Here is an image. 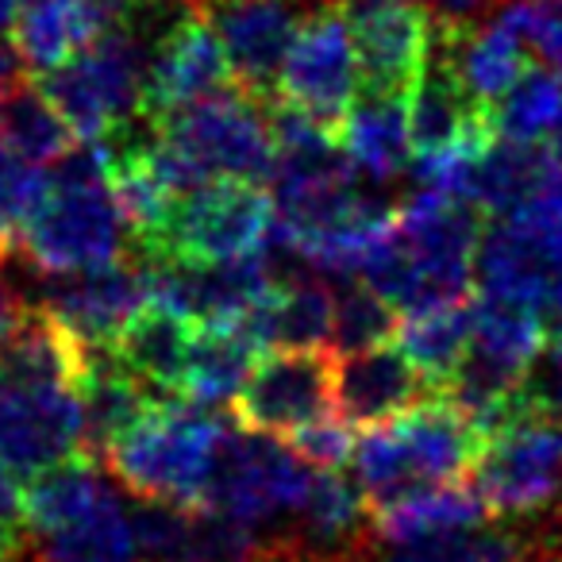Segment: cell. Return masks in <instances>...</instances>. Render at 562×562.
Listing matches in <instances>:
<instances>
[{
	"mask_svg": "<svg viewBox=\"0 0 562 562\" xmlns=\"http://www.w3.org/2000/svg\"><path fill=\"white\" fill-rule=\"evenodd\" d=\"M143 143L155 170L178 196L212 181H258L270 186L273 132L266 101L227 86L204 101L143 124Z\"/></svg>",
	"mask_w": 562,
	"mask_h": 562,
	"instance_id": "obj_1",
	"label": "cell"
},
{
	"mask_svg": "<svg viewBox=\"0 0 562 562\" xmlns=\"http://www.w3.org/2000/svg\"><path fill=\"white\" fill-rule=\"evenodd\" d=\"M109 139L70 147L47 170V196L16 235L27 262L47 278L124 262V212L109 178Z\"/></svg>",
	"mask_w": 562,
	"mask_h": 562,
	"instance_id": "obj_2",
	"label": "cell"
},
{
	"mask_svg": "<svg viewBox=\"0 0 562 562\" xmlns=\"http://www.w3.org/2000/svg\"><path fill=\"white\" fill-rule=\"evenodd\" d=\"M485 443L474 416L443 390L397 420L374 424L355 447V477L370 508L474 474Z\"/></svg>",
	"mask_w": 562,
	"mask_h": 562,
	"instance_id": "obj_3",
	"label": "cell"
},
{
	"mask_svg": "<svg viewBox=\"0 0 562 562\" xmlns=\"http://www.w3.org/2000/svg\"><path fill=\"white\" fill-rule=\"evenodd\" d=\"M235 428L239 424L224 420L216 408L158 397L116 443L104 447L101 459L127 497L201 508L220 451Z\"/></svg>",
	"mask_w": 562,
	"mask_h": 562,
	"instance_id": "obj_4",
	"label": "cell"
},
{
	"mask_svg": "<svg viewBox=\"0 0 562 562\" xmlns=\"http://www.w3.org/2000/svg\"><path fill=\"white\" fill-rule=\"evenodd\" d=\"M150 47L135 24L112 27L58 70L40 74V89L63 112L78 143L116 139L143 124Z\"/></svg>",
	"mask_w": 562,
	"mask_h": 562,
	"instance_id": "obj_5",
	"label": "cell"
},
{
	"mask_svg": "<svg viewBox=\"0 0 562 562\" xmlns=\"http://www.w3.org/2000/svg\"><path fill=\"white\" fill-rule=\"evenodd\" d=\"M531 385V405L490 436L477 459L474 490L497 520H528L551 513L562 497V408Z\"/></svg>",
	"mask_w": 562,
	"mask_h": 562,
	"instance_id": "obj_6",
	"label": "cell"
},
{
	"mask_svg": "<svg viewBox=\"0 0 562 562\" xmlns=\"http://www.w3.org/2000/svg\"><path fill=\"white\" fill-rule=\"evenodd\" d=\"M308 482H313V467L290 443L258 431H232L201 508L232 516L270 539L297 513Z\"/></svg>",
	"mask_w": 562,
	"mask_h": 562,
	"instance_id": "obj_7",
	"label": "cell"
},
{
	"mask_svg": "<svg viewBox=\"0 0 562 562\" xmlns=\"http://www.w3.org/2000/svg\"><path fill=\"white\" fill-rule=\"evenodd\" d=\"M278 204L258 181H212L181 196L158 250L143 258H173L189 266L243 262L270 250Z\"/></svg>",
	"mask_w": 562,
	"mask_h": 562,
	"instance_id": "obj_8",
	"label": "cell"
},
{
	"mask_svg": "<svg viewBox=\"0 0 562 562\" xmlns=\"http://www.w3.org/2000/svg\"><path fill=\"white\" fill-rule=\"evenodd\" d=\"M81 451H89V439L78 385L0 367V462L32 482Z\"/></svg>",
	"mask_w": 562,
	"mask_h": 562,
	"instance_id": "obj_9",
	"label": "cell"
},
{
	"mask_svg": "<svg viewBox=\"0 0 562 562\" xmlns=\"http://www.w3.org/2000/svg\"><path fill=\"white\" fill-rule=\"evenodd\" d=\"M355 97H359V55H355L347 0H316L278 70L273 101L339 132Z\"/></svg>",
	"mask_w": 562,
	"mask_h": 562,
	"instance_id": "obj_10",
	"label": "cell"
},
{
	"mask_svg": "<svg viewBox=\"0 0 562 562\" xmlns=\"http://www.w3.org/2000/svg\"><path fill=\"white\" fill-rule=\"evenodd\" d=\"M235 424L258 436L290 439L297 428L336 405V355L278 347L258 355L255 370L243 382L239 397L232 401Z\"/></svg>",
	"mask_w": 562,
	"mask_h": 562,
	"instance_id": "obj_11",
	"label": "cell"
},
{
	"mask_svg": "<svg viewBox=\"0 0 562 562\" xmlns=\"http://www.w3.org/2000/svg\"><path fill=\"white\" fill-rule=\"evenodd\" d=\"M347 16L359 55V93H413L436 47V20L416 0H347Z\"/></svg>",
	"mask_w": 562,
	"mask_h": 562,
	"instance_id": "obj_12",
	"label": "cell"
},
{
	"mask_svg": "<svg viewBox=\"0 0 562 562\" xmlns=\"http://www.w3.org/2000/svg\"><path fill=\"white\" fill-rule=\"evenodd\" d=\"M313 4L316 0H196L201 16L224 43L235 86L258 101H273L278 70Z\"/></svg>",
	"mask_w": 562,
	"mask_h": 562,
	"instance_id": "obj_13",
	"label": "cell"
},
{
	"mask_svg": "<svg viewBox=\"0 0 562 562\" xmlns=\"http://www.w3.org/2000/svg\"><path fill=\"white\" fill-rule=\"evenodd\" d=\"M227 86H235V78L227 66L224 43L216 40L212 24L193 4V12H181L150 47L143 124H155L170 112L189 109V104L204 101Z\"/></svg>",
	"mask_w": 562,
	"mask_h": 562,
	"instance_id": "obj_14",
	"label": "cell"
},
{
	"mask_svg": "<svg viewBox=\"0 0 562 562\" xmlns=\"http://www.w3.org/2000/svg\"><path fill=\"white\" fill-rule=\"evenodd\" d=\"M147 273L143 262H112L101 270L63 273L43 293V313H50L78 344L116 347V339L147 313Z\"/></svg>",
	"mask_w": 562,
	"mask_h": 562,
	"instance_id": "obj_15",
	"label": "cell"
},
{
	"mask_svg": "<svg viewBox=\"0 0 562 562\" xmlns=\"http://www.w3.org/2000/svg\"><path fill=\"white\" fill-rule=\"evenodd\" d=\"M139 0H24L16 16V43L27 70L47 74L70 63L112 27L132 24Z\"/></svg>",
	"mask_w": 562,
	"mask_h": 562,
	"instance_id": "obj_16",
	"label": "cell"
},
{
	"mask_svg": "<svg viewBox=\"0 0 562 562\" xmlns=\"http://www.w3.org/2000/svg\"><path fill=\"white\" fill-rule=\"evenodd\" d=\"M431 393L439 390L397 344L367 347L336 359V413L347 416L355 428L397 420Z\"/></svg>",
	"mask_w": 562,
	"mask_h": 562,
	"instance_id": "obj_17",
	"label": "cell"
},
{
	"mask_svg": "<svg viewBox=\"0 0 562 562\" xmlns=\"http://www.w3.org/2000/svg\"><path fill=\"white\" fill-rule=\"evenodd\" d=\"M559 247L562 235L539 232V227L524 224V220H497L493 227H485L482 247H477V285H482L485 297L539 313V301H543Z\"/></svg>",
	"mask_w": 562,
	"mask_h": 562,
	"instance_id": "obj_18",
	"label": "cell"
},
{
	"mask_svg": "<svg viewBox=\"0 0 562 562\" xmlns=\"http://www.w3.org/2000/svg\"><path fill=\"white\" fill-rule=\"evenodd\" d=\"M536 536L513 520H482L413 539L370 536L359 562H531Z\"/></svg>",
	"mask_w": 562,
	"mask_h": 562,
	"instance_id": "obj_19",
	"label": "cell"
},
{
	"mask_svg": "<svg viewBox=\"0 0 562 562\" xmlns=\"http://www.w3.org/2000/svg\"><path fill=\"white\" fill-rule=\"evenodd\" d=\"M339 139L351 166L370 181H393L413 166V135H408V97L359 93L347 112Z\"/></svg>",
	"mask_w": 562,
	"mask_h": 562,
	"instance_id": "obj_20",
	"label": "cell"
},
{
	"mask_svg": "<svg viewBox=\"0 0 562 562\" xmlns=\"http://www.w3.org/2000/svg\"><path fill=\"white\" fill-rule=\"evenodd\" d=\"M32 562H139L132 505L116 490L86 516L47 536H32Z\"/></svg>",
	"mask_w": 562,
	"mask_h": 562,
	"instance_id": "obj_21",
	"label": "cell"
},
{
	"mask_svg": "<svg viewBox=\"0 0 562 562\" xmlns=\"http://www.w3.org/2000/svg\"><path fill=\"white\" fill-rule=\"evenodd\" d=\"M112 493L109 477H104L101 462L93 451H81L74 459L50 467L47 474L24 482L20 493V513L32 536H47L66 524H74L78 516H86L93 505H101Z\"/></svg>",
	"mask_w": 562,
	"mask_h": 562,
	"instance_id": "obj_22",
	"label": "cell"
},
{
	"mask_svg": "<svg viewBox=\"0 0 562 562\" xmlns=\"http://www.w3.org/2000/svg\"><path fill=\"white\" fill-rule=\"evenodd\" d=\"M193 324L166 308L147 305V313L116 339L112 351L127 370L147 385L155 397H178L186 378L189 347H193Z\"/></svg>",
	"mask_w": 562,
	"mask_h": 562,
	"instance_id": "obj_23",
	"label": "cell"
},
{
	"mask_svg": "<svg viewBox=\"0 0 562 562\" xmlns=\"http://www.w3.org/2000/svg\"><path fill=\"white\" fill-rule=\"evenodd\" d=\"M482 520H490V508H485L482 493L474 490L470 477L428 485V490H416L382 508H370V524H374L378 539H413L428 536V531L467 528V524Z\"/></svg>",
	"mask_w": 562,
	"mask_h": 562,
	"instance_id": "obj_24",
	"label": "cell"
},
{
	"mask_svg": "<svg viewBox=\"0 0 562 562\" xmlns=\"http://www.w3.org/2000/svg\"><path fill=\"white\" fill-rule=\"evenodd\" d=\"M470 336H474V297L459 301V305L401 316L393 344L416 362V370L436 390H443L454 378V370L462 367V359H467Z\"/></svg>",
	"mask_w": 562,
	"mask_h": 562,
	"instance_id": "obj_25",
	"label": "cell"
},
{
	"mask_svg": "<svg viewBox=\"0 0 562 562\" xmlns=\"http://www.w3.org/2000/svg\"><path fill=\"white\" fill-rule=\"evenodd\" d=\"M258 351L232 328H196L189 347L186 378H181V401L201 408L232 405L243 382L250 378Z\"/></svg>",
	"mask_w": 562,
	"mask_h": 562,
	"instance_id": "obj_26",
	"label": "cell"
},
{
	"mask_svg": "<svg viewBox=\"0 0 562 562\" xmlns=\"http://www.w3.org/2000/svg\"><path fill=\"white\" fill-rule=\"evenodd\" d=\"M0 139L9 143L24 162L47 170L78 143V135L70 132L63 112L47 101L40 81L32 86V81L20 78L16 86L0 93Z\"/></svg>",
	"mask_w": 562,
	"mask_h": 562,
	"instance_id": "obj_27",
	"label": "cell"
},
{
	"mask_svg": "<svg viewBox=\"0 0 562 562\" xmlns=\"http://www.w3.org/2000/svg\"><path fill=\"white\" fill-rule=\"evenodd\" d=\"M497 135L513 143H554L562 135V78L531 66L497 104Z\"/></svg>",
	"mask_w": 562,
	"mask_h": 562,
	"instance_id": "obj_28",
	"label": "cell"
},
{
	"mask_svg": "<svg viewBox=\"0 0 562 562\" xmlns=\"http://www.w3.org/2000/svg\"><path fill=\"white\" fill-rule=\"evenodd\" d=\"M401 313L382 297L378 290H370L367 281L351 278L347 290L336 293V321H331V355H355L367 347L393 344L397 336Z\"/></svg>",
	"mask_w": 562,
	"mask_h": 562,
	"instance_id": "obj_29",
	"label": "cell"
},
{
	"mask_svg": "<svg viewBox=\"0 0 562 562\" xmlns=\"http://www.w3.org/2000/svg\"><path fill=\"white\" fill-rule=\"evenodd\" d=\"M47 196V170L32 166L0 139V235L16 239Z\"/></svg>",
	"mask_w": 562,
	"mask_h": 562,
	"instance_id": "obj_30",
	"label": "cell"
},
{
	"mask_svg": "<svg viewBox=\"0 0 562 562\" xmlns=\"http://www.w3.org/2000/svg\"><path fill=\"white\" fill-rule=\"evenodd\" d=\"M539 58L562 78V0H513L497 12Z\"/></svg>",
	"mask_w": 562,
	"mask_h": 562,
	"instance_id": "obj_31",
	"label": "cell"
},
{
	"mask_svg": "<svg viewBox=\"0 0 562 562\" xmlns=\"http://www.w3.org/2000/svg\"><path fill=\"white\" fill-rule=\"evenodd\" d=\"M285 443H290L293 451L308 462V467L344 470L347 462L355 459V447H359V439H355V424L347 420V416L324 413V416H316L313 424H305V428L293 431Z\"/></svg>",
	"mask_w": 562,
	"mask_h": 562,
	"instance_id": "obj_32",
	"label": "cell"
},
{
	"mask_svg": "<svg viewBox=\"0 0 562 562\" xmlns=\"http://www.w3.org/2000/svg\"><path fill=\"white\" fill-rule=\"evenodd\" d=\"M27 547H32L27 524L16 520V516H0V562L20 559V554H27Z\"/></svg>",
	"mask_w": 562,
	"mask_h": 562,
	"instance_id": "obj_33",
	"label": "cell"
},
{
	"mask_svg": "<svg viewBox=\"0 0 562 562\" xmlns=\"http://www.w3.org/2000/svg\"><path fill=\"white\" fill-rule=\"evenodd\" d=\"M27 308L20 305V297L12 293V285L4 278H0V344L12 336V328L20 324V316H24Z\"/></svg>",
	"mask_w": 562,
	"mask_h": 562,
	"instance_id": "obj_34",
	"label": "cell"
},
{
	"mask_svg": "<svg viewBox=\"0 0 562 562\" xmlns=\"http://www.w3.org/2000/svg\"><path fill=\"white\" fill-rule=\"evenodd\" d=\"M20 493H24L20 477L0 462V516H16V520H24V513H20Z\"/></svg>",
	"mask_w": 562,
	"mask_h": 562,
	"instance_id": "obj_35",
	"label": "cell"
},
{
	"mask_svg": "<svg viewBox=\"0 0 562 562\" xmlns=\"http://www.w3.org/2000/svg\"><path fill=\"white\" fill-rule=\"evenodd\" d=\"M531 536L543 547H562V497H559V505L547 513V520L539 524V528H531Z\"/></svg>",
	"mask_w": 562,
	"mask_h": 562,
	"instance_id": "obj_36",
	"label": "cell"
},
{
	"mask_svg": "<svg viewBox=\"0 0 562 562\" xmlns=\"http://www.w3.org/2000/svg\"><path fill=\"white\" fill-rule=\"evenodd\" d=\"M547 370L562 382V331L551 336V347H547Z\"/></svg>",
	"mask_w": 562,
	"mask_h": 562,
	"instance_id": "obj_37",
	"label": "cell"
},
{
	"mask_svg": "<svg viewBox=\"0 0 562 562\" xmlns=\"http://www.w3.org/2000/svg\"><path fill=\"white\" fill-rule=\"evenodd\" d=\"M20 4H24V0H0V32H9V27L16 24Z\"/></svg>",
	"mask_w": 562,
	"mask_h": 562,
	"instance_id": "obj_38",
	"label": "cell"
},
{
	"mask_svg": "<svg viewBox=\"0 0 562 562\" xmlns=\"http://www.w3.org/2000/svg\"><path fill=\"white\" fill-rule=\"evenodd\" d=\"M531 562H562V547H543V543H536V554H531Z\"/></svg>",
	"mask_w": 562,
	"mask_h": 562,
	"instance_id": "obj_39",
	"label": "cell"
},
{
	"mask_svg": "<svg viewBox=\"0 0 562 562\" xmlns=\"http://www.w3.org/2000/svg\"><path fill=\"white\" fill-rule=\"evenodd\" d=\"M147 4H196V0H147Z\"/></svg>",
	"mask_w": 562,
	"mask_h": 562,
	"instance_id": "obj_40",
	"label": "cell"
},
{
	"mask_svg": "<svg viewBox=\"0 0 562 562\" xmlns=\"http://www.w3.org/2000/svg\"><path fill=\"white\" fill-rule=\"evenodd\" d=\"M9 247H12V243H9V239H4V235H0V258L9 255Z\"/></svg>",
	"mask_w": 562,
	"mask_h": 562,
	"instance_id": "obj_41",
	"label": "cell"
},
{
	"mask_svg": "<svg viewBox=\"0 0 562 562\" xmlns=\"http://www.w3.org/2000/svg\"><path fill=\"white\" fill-rule=\"evenodd\" d=\"M9 562H32V554H20V559H9Z\"/></svg>",
	"mask_w": 562,
	"mask_h": 562,
	"instance_id": "obj_42",
	"label": "cell"
}]
</instances>
